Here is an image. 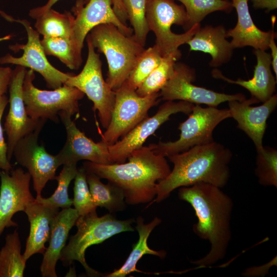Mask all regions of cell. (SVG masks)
<instances>
[{"instance_id": "obj_24", "label": "cell", "mask_w": 277, "mask_h": 277, "mask_svg": "<svg viewBox=\"0 0 277 277\" xmlns=\"http://www.w3.org/2000/svg\"><path fill=\"white\" fill-rule=\"evenodd\" d=\"M227 31L222 25H208L200 27L186 43L189 51H201L209 54L212 60L209 65L217 67L231 59L233 48L227 38Z\"/></svg>"}, {"instance_id": "obj_1", "label": "cell", "mask_w": 277, "mask_h": 277, "mask_svg": "<svg viewBox=\"0 0 277 277\" xmlns=\"http://www.w3.org/2000/svg\"><path fill=\"white\" fill-rule=\"evenodd\" d=\"M179 197L195 211L197 222L193 226L194 232L211 244L209 252L192 263L206 267L223 259L231 236L233 202L230 197L221 188L206 183L181 187Z\"/></svg>"}, {"instance_id": "obj_37", "label": "cell", "mask_w": 277, "mask_h": 277, "mask_svg": "<svg viewBox=\"0 0 277 277\" xmlns=\"http://www.w3.org/2000/svg\"><path fill=\"white\" fill-rule=\"evenodd\" d=\"M8 103V98L5 94L0 95V170L8 172L10 171L12 167L7 156V144L4 137L2 119Z\"/></svg>"}, {"instance_id": "obj_20", "label": "cell", "mask_w": 277, "mask_h": 277, "mask_svg": "<svg viewBox=\"0 0 277 277\" xmlns=\"http://www.w3.org/2000/svg\"><path fill=\"white\" fill-rule=\"evenodd\" d=\"M30 223V231L26 241L23 257L27 261L35 253H44L48 242L53 222L58 209L37 202L29 204L24 211Z\"/></svg>"}, {"instance_id": "obj_4", "label": "cell", "mask_w": 277, "mask_h": 277, "mask_svg": "<svg viewBox=\"0 0 277 277\" xmlns=\"http://www.w3.org/2000/svg\"><path fill=\"white\" fill-rule=\"evenodd\" d=\"M86 37L95 49L105 55L108 66L106 81L116 91L128 78L144 47L112 24L96 26Z\"/></svg>"}, {"instance_id": "obj_42", "label": "cell", "mask_w": 277, "mask_h": 277, "mask_svg": "<svg viewBox=\"0 0 277 277\" xmlns=\"http://www.w3.org/2000/svg\"><path fill=\"white\" fill-rule=\"evenodd\" d=\"M112 5L114 11L117 16L123 24L126 25L128 16L123 0H112Z\"/></svg>"}, {"instance_id": "obj_26", "label": "cell", "mask_w": 277, "mask_h": 277, "mask_svg": "<svg viewBox=\"0 0 277 277\" xmlns=\"http://www.w3.org/2000/svg\"><path fill=\"white\" fill-rule=\"evenodd\" d=\"M86 179L94 205L104 207L110 212L123 210L125 206V196L120 188L108 182L103 183L100 178L92 173L86 172Z\"/></svg>"}, {"instance_id": "obj_2", "label": "cell", "mask_w": 277, "mask_h": 277, "mask_svg": "<svg viewBox=\"0 0 277 277\" xmlns=\"http://www.w3.org/2000/svg\"><path fill=\"white\" fill-rule=\"evenodd\" d=\"M153 148V144L143 146L130 154L127 162L100 164L86 161L83 167L86 172L122 189L128 204L151 202L156 196L157 183L171 171L166 157L155 153Z\"/></svg>"}, {"instance_id": "obj_7", "label": "cell", "mask_w": 277, "mask_h": 277, "mask_svg": "<svg viewBox=\"0 0 277 277\" xmlns=\"http://www.w3.org/2000/svg\"><path fill=\"white\" fill-rule=\"evenodd\" d=\"M188 117L179 126V138L175 141L153 144L155 153L165 157L185 151L190 148L214 141L213 132L223 121L231 118L228 109L203 107L194 105Z\"/></svg>"}, {"instance_id": "obj_19", "label": "cell", "mask_w": 277, "mask_h": 277, "mask_svg": "<svg viewBox=\"0 0 277 277\" xmlns=\"http://www.w3.org/2000/svg\"><path fill=\"white\" fill-rule=\"evenodd\" d=\"M231 118L236 121L238 127L252 141L256 151L263 147V140L267 127V120L277 105V95L273 94L258 106L252 104L259 102L251 97L242 101H228Z\"/></svg>"}, {"instance_id": "obj_45", "label": "cell", "mask_w": 277, "mask_h": 277, "mask_svg": "<svg viewBox=\"0 0 277 277\" xmlns=\"http://www.w3.org/2000/svg\"><path fill=\"white\" fill-rule=\"evenodd\" d=\"M11 35H8L5 36L4 37H1L0 38V42L5 41V40L10 39L11 38Z\"/></svg>"}, {"instance_id": "obj_28", "label": "cell", "mask_w": 277, "mask_h": 277, "mask_svg": "<svg viewBox=\"0 0 277 277\" xmlns=\"http://www.w3.org/2000/svg\"><path fill=\"white\" fill-rule=\"evenodd\" d=\"M35 19V30L43 37L72 38L74 16L71 13H62L51 8Z\"/></svg>"}, {"instance_id": "obj_35", "label": "cell", "mask_w": 277, "mask_h": 277, "mask_svg": "<svg viewBox=\"0 0 277 277\" xmlns=\"http://www.w3.org/2000/svg\"><path fill=\"white\" fill-rule=\"evenodd\" d=\"M255 174L259 183L265 186L277 187V151L263 146L256 151Z\"/></svg>"}, {"instance_id": "obj_27", "label": "cell", "mask_w": 277, "mask_h": 277, "mask_svg": "<svg viewBox=\"0 0 277 277\" xmlns=\"http://www.w3.org/2000/svg\"><path fill=\"white\" fill-rule=\"evenodd\" d=\"M26 261L21 254V244L17 229L8 233L0 250V277H23Z\"/></svg>"}, {"instance_id": "obj_22", "label": "cell", "mask_w": 277, "mask_h": 277, "mask_svg": "<svg viewBox=\"0 0 277 277\" xmlns=\"http://www.w3.org/2000/svg\"><path fill=\"white\" fill-rule=\"evenodd\" d=\"M79 214L75 208H63L56 214L53 222L49 246L44 252L40 271L43 277H57L55 267L66 246L69 233L75 225Z\"/></svg>"}, {"instance_id": "obj_38", "label": "cell", "mask_w": 277, "mask_h": 277, "mask_svg": "<svg viewBox=\"0 0 277 277\" xmlns=\"http://www.w3.org/2000/svg\"><path fill=\"white\" fill-rule=\"evenodd\" d=\"M276 258L271 262L259 267H253L247 268L244 272L243 275L246 276H263L266 275L272 265L276 264Z\"/></svg>"}, {"instance_id": "obj_30", "label": "cell", "mask_w": 277, "mask_h": 277, "mask_svg": "<svg viewBox=\"0 0 277 277\" xmlns=\"http://www.w3.org/2000/svg\"><path fill=\"white\" fill-rule=\"evenodd\" d=\"M77 165H64L58 175L54 180L57 182V187L50 197L45 198L42 195L36 196L35 201L45 206L58 209L69 208L73 204V199L69 198L68 188L77 171Z\"/></svg>"}, {"instance_id": "obj_13", "label": "cell", "mask_w": 277, "mask_h": 277, "mask_svg": "<svg viewBox=\"0 0 277 277\" xmlns=\"http://www.w3.org/2000/svg\"><path fill=\"white\" fill-rule=\"evenodd\" d=\"M194 106V104L186 101H166L159 107L154 115L147 116L121 140L108 146L112 163L125 162L130 154L142 147L148 137L167 121L171 115L179 112L188 115Z\"/></svg>"}, {"instance_id": "obj_44", "label": "cell", "mask_w": 277, "mask_h": 277, "mask_svg": "<svg viewBox=\"0 0 277 277\" xmlns=\"http://www.w3.org/2000/svg\"><path fill=\"white\" fill-rule=\"evenodd\" d=\"M0 15L2 16L4 18H5L6 20H7L8 22H16V19H14L13 17L7 14L4 11H3L2 10L0 9Z\"/></svg>"}, {"instance_id": "obj_33", "label": "cell", "mask_w": 277, "mask_h": 277, "mask_svg": "<svg viewBox=\"0 0 277 277\" xmlns=\"http://www.w3.org/2000/svg\"><path fill=\"white\" fill-rule=\"evenodd\" d=\"M162 58L163 56L154 45L144 49L125 83L136 90L160 64Z\"/></svg>"}, {"instance_id": "obj_16", "label": "cell", "mask_w": 277, "mask_h": 277, "mask_svg": "<svg viewBox=\"0 0 277 277\" xmlns=\"http://www.w3.org/2000/svg\"><path fill=\"white\" fill-rule=\"evenodd\" d=\"M27 70L17 65L12 71L9 85V109L6 117L4 130L7 135V156L10 161L17 142L33 132L40 120L30 117L27 112L23 95V84Z\"/></svg>"}, {"instance_id": "obj_41", "label": "cell", "mask_w": 277, "mask_h": 277, "mask_svg": "<svg viewBox=\"0 0 277 277\" xmlns=\"http://www.w3.org/2000/svg\"><path fill=\"white\" fill-rule=\"evenodd\" d=\"M276 37V34L271 30V35L269 43V48L271 49V67L275 74V78H277V47L275 44L274 38Z\"/></svg>"}, {"instance_id": "obj_11", "label": "cell", "mask_w": 277, "mask_h": 277, "mask_svg": "<svg viewBox=\"0 0 277 277\" xmlns=\"http://www.w3.org/2000/svg\"><path fill=\"white\" fill-rule=\"evenodd\" d=\"M47 120L41 119L36 128L21 138L15 145L13 155L16 162L26 168L33 181L36 196L41 193L49 180H54L60 165L56 155L48 153L38 144V136Z\"/></svg>"}, {"instance_id": "obj_15", "label": "cell", "mask_w": 277, "mask_h": 277, "mask_svg": "<svg viewBox=\"0 0 277 277\" xmlns=\"http://www.w3.org/2000/svg\"><path fill=\"white\" fill-rule=\"evenodd\" d=\"M72 115L65 111L58 116L66 131L67 137L63 148L56 157L61 165L75 164L86 160L100 164H113L108 149L109 145L101 140L95 142L82 132L71 119Z\"/></svg>"}, {"instance_id": "obj_43", "label": "cell", "mask_w": 277, "mask_h": 277, "mask_svg": "<svg viewBox=\"0 0 277 277\" xmlns=\"http://www.w3.org/2000/svg\"><path fill=\"white\" fill-rule=\"evenodd\" d=\"M255 8L266 9L272 11L277 8V0H250Z\"/></svg>"}, {"instance_id": "obj_34", "label": "cell", "mask_w": 277, "mask_h": 277, "mask_svg": "<svg viewBox=\"0 0 277 277\" xmlns=\"http://www.w3.org/2000/svg\"><path fill=\"white\" fill-rule=\"evenodd\" d=\"M134 39L144 47L149 30L146 17L147 0H123Z\"/></svg>"}, {"instance_id": "obj_14", "label": "cell", "mask_w": 277, "mask_h": 277, "mask_svg": "<svg viewBox=\"0 0 277 277\" xmlns=\"http://www.w3.org/2000/svg\"><path fill=\"white\" fill-rule=\"evenodd\" d=\"M25 28L27 42L25 45L11 46L13 50L22 49L23 54L20 57H14L10 54L0 57V64H11L29 68L43 77L49 88L56 89L63 86L71 74L62 72L53 67L48 61L39 39V34L26 19H16Z\"/></svg>"}, {"instance_id": "obj_12", "label": "cell", "mask_w": 277, "mask_h": 277, "mask_svg": "<svg viewBox=\"0 0 277 277\" xmlns=\"http://www.w3.org/2000/svg\"><path fill=\"white\" fill-rule=\"evenodd\" d=\"M195 77L193 68L184 63H176L172 75L160 91L161 98L165 101L179 100L215 107L225 102L246 99L241 93L228 94L196 86L192 83Z\"/></svg>"}, {"instance_id": "obj_9", "label": "cell", "mask_w": 277, "mask_h": 277, "mask_svg": "<svg viewBox=\"0 0 277 277\" xmlns=\"http://www.w3.org/2000/svg\"><path fill=\"white\" fill-rule=\"evenodd\" d=\"M115 92L111 120L101 139L109 146L116 143L148 116L149 109L156 105L161 98L160 92L141 96L125 82Z\"/></svg>"}, {"instance_id": "obj_10", "label": "cell", "mask_w": 277, "mask_h": 277, "mask_svg": "<svg viewBox=\"0 0 277 277\" xmlns=\"http://www.w3.org/2000/svg\"><path fill=\"white\" fill-rule=\"evenodd\" d=\"M88 56L85 65L77 75L71 74L64 84L75 87L86 94L97 111L101 124L106 129L110 123L115 92L104 80L99 55L86 37Z\"/></svg>"}, {"instance_id": "obj_8", "label": "cell", "mask_w": 277, "mask_h": 277, "mask_svg": "<svg viewBox=\"0 0 277 277\" xmlns=\"http://www.w3.org/2000/svg\"><path fill=\"white\" fill-rule=\"evenodd\" d=\"M34 71L27 70L23 84V95L28 115L34 120H50L58 122L62 111L72 115L78 113V101L84 93L77 88L64 84L52 90L36 88L33 81Z\"/></svg>"}, {"instance_id": "obj_40", "label": "cell", "mask_w": 277, "mask_h": 277, "mask_svg": "<svg viewBox=\"0 0 277 277\" xmlns=\"http://www.w3.org/2000/svg\"><path fill=\"white\" fill-rule=\"evenodd\" d=\"M58 1L59 0H48L47 3L44 6L37 7L30 10L29 13V15L33 19H36L37 17L42 15L46 11L50 9L53 5ZM82 1L85 5L89 0Z\"/></svg>"}, {"instance_id": "obj_39", "label": "cell", "mask_w": 277, "mask_h": 277, "mask_svg": "<svg viewBox=\"0 0 277 277\" xmlns=\"http://www.w3.org/2000/svg\"><path fill=\"white\" fill-rule=\"evenodd\" d=\"M12 71L9 67H0V95L5 94L7 91Z\"/></svg>"}, {"instance_id": "obj_21", "label": "cell", "mask_w": 277, "mask_h": 277, "mask_svg": "<svg viewBox=\"0 0 277 277\" xmlns=\"http://www.w3.org/2000/svg\"><path fill=\"white\" fill-rule=\"evenodd\" d=\"M254 53L257 63L254 67L253 77L251 79L247 81L242 79L232 80L225 77L217 69L212 71V75L214 78L243 87L250 93L251 97L259 102L263 103L274 94L276 80L271 69L270 54L260 49H255Z\"/></svg>"}, {"instance_id": "obj_29", "label": "cell", "mask_w": 277, "mask_h": 277, "mask_svg": "<svg viewBox=\"0 0 277 277\" xmlns=\"http://www.w3.org/2000/svg\"><path fill=\"white\" fill-rule=\"evenodd\" d=\"M41 43L46 55L57 57L69 69H78L82 64V52L77 49L71 38L43 37Z\"/></svg>"}, {"instance_id": "obj_25", "label": "cell", "mask_w": 277, "mask_h": 277, "mask_svg": "<svg viewBox=\"0 0 277 277\" xmlns=\"http://www.w3.org/2000/svg\"><path fill=\"white\" fill-rule=\"evenodd\" d=\"M161 220L155 217L148 224H145L144 219L138 216L136 219V229L139 238L136 244L133 245L132 250L124 264L118 269L106 275L107 277H125L133 272H140L136 268V264L145 254H152L163 258L166 255L164 251H155L150 248L147 240L154 228L159 225Z\"/></svg>"}, {"instance_id": "obj_36", "label": "cell", "mask_w": 277, "mask_h": 277, "mask_svg": "<svg viewBox=\"0 0 277 277\" xmlns=\"http://www.w3.org/2000/svg\"><path fill=\"white\" fill-rule=\"evenodd\" d=\"M73 204L79 215L95 212L94 205L86 179V172L83 167L77 169L74 177Z\"/></svg>"}, {"instance_id": "obj_23", "label": "cell", "mask_w": 277, "mask_h": 277, "mask_svg": "<svg viewBox=\"0 0 277 277\" xmlns=\"http://www.w3.org/2000/svg\"><path fill=\"white\" fill-rule=\"evenodd\" d=\"M238 16L236 26L227 31V37H231L233 49L251 46L254 49L265 51L269 49L271 31L260 30L254 24L249 12L248 0H231Z\"/></svg>"}, {"instance_id": "obj_18", "label": "cell", "mask_w": 277, "mask_h": 277, "mask_svg": "<svg viewBox=\"0 0 277 277\" xmlns=\"http://www.w3.org/2000/svg\"><path fill=\"white\" fill-rule=\"evenodd\" d=\"M73 11L75 16L71 39L81 52L89 32L101 24H112L125 35H132V29L123 24L115 13L112 0H89L85 5L77 0Z\"/></svg>"}, {"instance_id": "obj_6", "label": "cell", "mask_w": 277, "mask_h": 277, "mask_svg": "<svg viewBox=\"0 0 277 277\" xmlns=\"http://www.w3.org/2000/svg\"><path fill=\"white\" fill-rule=\"evenodd\" d=\"M146 17L149 30L155 36L154 46L163 57L181 55L179 47L186 44L201 27L200 24H196L183 33L172 31V25L185 27L187 22L185 8L174 0H147Z\"/></svg>"}, {"instance_id": "obj_17", "label": "cell", "mask_w": 277, "mask_h": 277, "mask_svg": "<svg viewBox=\"0 0 277 277\" xmlns=\"http://www.w3.org/2000/svg\"><path fill=\"white\" fill-rule=\"evenodd\" d=\"M31 178L21 168L0 170V236L6 228L17 226L13 215L35 201L30 190Z\"/></svg>"}, {"instance_id": "obj_5", "label": "cell", "mask_w": 277, "mask_h": 277, "mask_svg": "<svg viewBox=\"0 0 277 277\" xmlns=\"http://www.w3.org/2000/svg\"><path fill=\"white\" fill-rule=\"evenodd\" d=\"M133 219L120 220L110 214L98 216L96 211L80 215L75 225L76 233L71 236L63 249L60 260L64 266L70 265L74 261L79 262L90 276L101 273L89 266L85 260V252L90 246L103 243L111 236L125 231L134 230Z\"/></svg>"}, {"instance_id": "obj_31", "label": "cell", "mask_w": 277, "mask_h": 277, "mask_svg": "<svg viewBox=\"0 0 277 277\" xmlns=\"http://www.w3.org/2000/svg\"><path fill=\"white\" fill-rule=\"evenodd\" d=\"M181 56L173 54L163 57L160 64L136 90L137 94L146 96L160 92L172 75L176 61Z\"/></svg>"}, {"instance_id": "obj_32", "label": "cell", "mask_w": 277, "mask_h": 277, "mask_svg": "<svg viewBox=\"0 0 277 277\" xmlns=\"http://www.w3.org/2000/svg\"><path fill=\"white\" fill-rule=\"evenodd\" d=\"M185 8L187 22L185 28L188 30L200 22L209 14L217 11H229L232 7L228 0H177Z\"/></svg>"}, {"instance_id": "obj_3", "label": "cell", "mask_w": 277, "mask_h": 277, "mask_svg": "<svg viewBox=\"0 0 277 277\" xmlns=\"http://www.w3.org/2000/svg\"><path fill=\"white\" fill-rule=\"evenodd\" d=\"M232 156L230 150L214 141L168 156L173 168L157 183L156 196L149 205L163 201L175 189L198 183L224 187L230 176Z\"/></svg>"}]
</instances>
